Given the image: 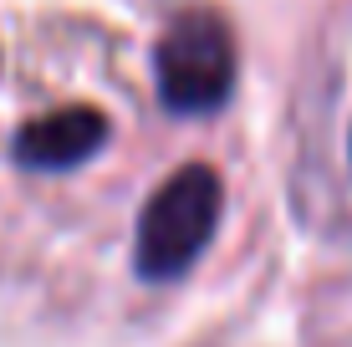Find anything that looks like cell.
I'll list each match as a JSON object with an SVG mask.
<instances>
[{"mask_svg":"<svg viewBox=\"0 0 352 347\" xmlns=\"http://www.w3.org/2000/svg\"><path fill=\"white\" fill-rule=\"evenodd\" d=\"M225 210V184L210 164H184L148 194L133 235V266L143 281H179L210 250Z\"/></svg>","mask_w":352,"mask_h":347,"instance_id":"cell-1","label":"cell"},{"mask_svg":"<svg viewBox=\"0 0 352 347\" xmlns=\"http://www.w3.org/2000/svg\"><path fill=\"white\" fill-rule=\"evenodd\" d=\"M235 36L214 10H184L168 21V31L153 46V82L159 102L179 117L220 113L235 92Z\"/></svg>","mask_w":352,"mask_h":347,"instance_id":"cell-2","label":"cell"},{"mask_svg":"<svg viewBox=\"0 0 352 347\" xmlns=\"http://www.w3.org/2000/svg\"><path fill=\"white\" fill-rule=\"evenodd\" d=\"M107 117L97 113V107H56V113H41L31 117V123L16 128V143H10V153H16L21 169L31 174H67L77 169V164H87L102 153L107 143Z\"/></svg>","mask_w":352,"mask_h":347,"instance_id":"cell-3","label":"cell"}]
</instances>
